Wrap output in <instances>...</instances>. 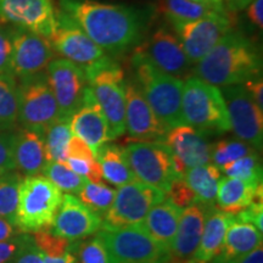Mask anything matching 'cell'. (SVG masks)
<instances>
[{"label":"cell","instance_id":"43","mask_svg":"<svg viewBox=\"0 0 263 263\" xmlns=\"http://www.w3.org/2000/svg\"><path fill=\"white\" fill-rule=\"evenodd\" d=\"M66 156L72 157V159L90 161V162L97 161V155L91 150V147L85 141L82 140L81 138L74 136L71 137L70 143L67 145V151H66Z\"/></svg>","mask_w":263,"mask_h":263},{"label":"cell","instance_id":"47","mask_svg":"<svg viewBox=\"0 0 263 263\" xmlns=\"http://www.w3.org/2000/svg\"><path fill=\"white\" fill-rule=\"evenodd\" d=\"M242 87L245 88L252 100L255 101V104L263 110V82H262V76L259 77H255L252 80L245 82L242 84Z\"/></svg>","mask_w":263,"mask_h":263},{"label":"cell","instance_id":"49","mask_svg":"<svg viewBox=\"0 0 263 263\" xmlns=\"http://www.w3.org/2000/svg\"><path fill=\"white\" fill-rule=\"evenodd\" d=\"M18 230L14 223L0 217V241H8L18 235Z\"/></svg>","mask_w":263,"mask_h":263},{"label":"cell","instance_id":"26","mask_svg":"<svg viewBox=\"0 0 263 263\" xmlns=\"http://www.w3.org/2000/svg\"><path fill=\"white\" fill-rule=\"evenodd\" d=\"M182 211V209L166 199L151 207L144 222L141 223V227L146 230L147 234L168 254L176 236Z\"/></svg>","mask_w":263,"mask_h":263},{"label":"cell","instance_id":"23","mask_svg":"<svg viewBox=\"0 0 263 263\" xmlns=\"http://www.w3.org/2000/svg\"><path fill=\"white\" fill-rule=\"evenodd\" d=\"M15 171L20 176L31 177L42 174L47 164L44 136L35 130L20 128L14 138Z\"/></svg>","mask_w":263,"mask_h":263},{"label":"cell","instance_id":"6","mask_svg":"<svg viewBox=\"0 0 263 263\" xmlns=\"http://www.w3.org/2000/svg\"><path fill=\"white\" fill-rule=\"evenodd\" d=\"M182 108L184 122L205 136L230 130L224 99L218 87L197 77H189L183 84Z\"/></svg>","mask_w":263,"mask_h":263},{"label":"cell","instance_id":"36","mask_svg":"<svg viewBox=\"0 0 263 263\" xmlns=\"http://www.w3.org/2000/svg\"><path fill=\"white\" fill-rule=\"evenodd\" d=\"M256 151L257 150L240 139H223L212 145L211 161H213V164L222 168L233 161Z\"/></svg>","mask_w":263,"mask_h":263},{"label":"cell","instance_id":"20","mask_svg":"<svg viewBox=\"0 0 263 263\" xmlns=\"http://www.w3.org/2000/svg\"><path fill=\"white\" fill-rule=\"evenodd\" d=\"M163 143L168 146L173 159L185 170L211 163L212 144L207 140V136L188 124L171 128Z\"/></svg>","mask_w":263,"mask_h":263},{"label":"cell","instance_id":"42","mask_svg":"<svg viewBox=\"0 0 263 263\" xmlns=\"http://www.w3.org/2000/svg\"><path fill=\"white\" fill-rule=\"evenodd\" d=\"M0 74L12 73V26L0 25Z\"/></svg>","mask_w":263,"mask_h":263},{"label":"cell","instance_id":"2","mask_svg":"<svg viewBox=\"0 0 263 263\" xmlns=\"http://www.w3.org/2000/svg\"><path fill=\"white\" fill-rule=\"evenodd\" d=\"M195 65V77L221 88L242 85L262 76V59L257 47L234 29L227 33Z\"/></svg>","mask_w":263,"mask_h":263},{"label":"cell","instance_id":"3","mask_svg":"<svg viewBox=\"0 0 263 263\" xmlns=\"http://www.w3.org/2000/svg\"><path fill=\"white\" fill-rule=\"evenodd\" d=\"M132 66L134 80L161 122L168 129L185 124L182 108L184 82L159 70L137 49L132 55Z\"/></svg>","mask_w":263,"mask_h":263},{"label":"cell","instance_id":"41","mask_svg":"<svg viewBox=\"0 0 263 263\" xmlns=\"http://www.w3.org/2000/svg\"><path fill=\"white\" fill-rule=\"evenodd\" d=\"M14 138L15 130L0 132V177L15 171Z\"/></svg>","mask_w":263,"mask_h":263},{"label":"cell","instance_id":"9","mask_svg":"<svg viewBox=\"0 0 263 263\" xmlns=\"http://www.w3.org/2000/svg\"><path fill=\"white\" fill-rule=\"evenodd\" d=\"M134 176L141 183L167 193L171 183L179 178L168 146L161 141H132L123 147Z\"/></svg>","mask_w":263,"mask_h":263},{"label":"cell","instance_id":"18","mask_svg":"<svg viewBox=\"0 0 263 263\" xmlns=\"http://www.w3.org/2000/svg\"><path fill=\"white\" fill-rule=\"evenodd\" d=\"M145 58L164 73L182 80L190 72V61L178 37L167 27H160L138 47Z\"/></svg>","mask_w":263,"mask_h":263},{"label":"cell","instance_id":"5","mask_svg":"<svg viewBox=\"0 0 263 263\" xmlns=\"http://www.w3.org/2000/svg\"><path fill=\"white\" fill-rule=\"evenodd\" d=\"M88 87L107 121L110 139L126 133V78L122 67L108 57L87 68Z\"/></svg>","mask_w":263,"mask_h":263},{"label":"cell","instance_id":"19","mask_svg":"<svg viewBox=\"0 0 263 263\" xmlns=\"http://www.w3.org/2000/svg\"><path fill=\"white\" fill-rule=\"evenodd\" d=\"M103 218L88 209L78 197L64 194L51 232L70 241L88 238L101 230Z\"/></svg>","mask_w":263,"mask_h":263},{"label":"cell","instance_id":"54","mask_svg":"<svg viewBox=\"0 0 263 263\" xmlns=\"http://www.w3.org/2000/svg\"><path fill=\"white\" fill-rule=\"evenodd\" d=\"M192 2H195V3H199V4L210 6V8H213L212 4H211V0H192ZM213 9H215V8H213Z\"/></svg>","mask_w":263,"mask_h":263},{"label":"cell","instance_id":"32","mask_svg":"<svg viewBox=\"0 0 263 263\" xmlns=\"http://www.w3.org/2000/svg\"><path fill=\"white\" fill-rule=\"evenodd\" d=\"M42 174L50 180L54 185H57L61 192L71 194V195H76V194L78 195L85 184L88 183L84 177L73 172L66 162L49 161L45 164Z\"/></svg>","mask_w":263,"mask_h":263},{"label":"cell","instance_id":"30","mask_svg":"<svg viewBox=\"0 0 263 263\" xmlns=\"http://www.w3.org/2000/svg\"><path fill=\"white\" fill-rule=\"evenodd\" d=\"M17 122V81L14 76L0 74V132L14 130Z\"/></svg>","mask_w":263,"mask_h":263},{"label":"cell","instance_id":"27","mask_svg":"<svg viewBox=\"0 0 263 263\" xmlns=\"http://www.w3.org/2000/svg\"><path fill=\"white\" fill-rule=\"evenodd\" d=\"M233 218L234 216L219 211L212 205L209 206L201 239L190 263H210L218 255Z\"/></svg>","mask_w":263,"mask_h":263},{"label":"cell","instance_id":"11","mask_svg":"<svg viewBox=\"0 0 263 263\" xmlns=\"http://www.w3.org/2000/svg\"><path fill=\"white\" fill-rule=\"evenodd\" d=\"M172 26L190 64H196L227 33L234 29V20L230 12L215 11L199 20Z\"/></svg>","mask_w":263,"mask_h":263},{"label":"cell","instance_id":"33","mask_svg":"<svg viewBox=\"0 0 263 263\" xmlns=\"http://www.w3.org/2000/svg\"><path fill=\"white\" fill-rule=\"evenodd\" d=\"M116 196V189L103 182L89 183L84 185V188L78 194V199L84 203L88 209L97 213L99 216H105L110 207L112 206Z\"/></svg>","mask_w":263,"mask_h":263},{"label":"cell","instance_id":"13","mask_svg":"<svg viewBox=\"0 0 263 263\" xmlns=\"http://www.w3.org/2000/svg\"><path fill=\"white\" fill-rule=\"evenodd\" d=\"M49 39L54 50L62 59L73 62L83 71L107 57L106 52L88 37L74 20L60 10H57V26Z\"/></svg>","mask_w":263,"mask_h":263},{"label":"cell","instance_id":"39","mask_svg":"<svg viewBox=\"0 0 263 263\" xmlns=\"http://www.w3.org/2000/svg\"><path fill=\"white\" fill-rule=\"evenodd\" d=\"M32 239L42 255L47 257H61L70 251L72 245L70 240L54 234L49 229L33 233Z\"/></svg>","mask_w":263,"mask_h":263},{"label":"cell","instance_id":"25","mask_svg":"<svg viewBox=\"0 0 263 263\" xmlns=\"http://www.w3.org/2000/svg\"><path fill=\"white\" fill-rule=\"evenodd\" d=\"M256 201H263V184L252 185L229 177L219 180L215 199V207L219 211L236 216Z\"/></svg>","mask_w":263,"mask_h":263},{"label":"cell","instance_id":"50","mask_svg":"<svg viewBox=\"0 0 263 263\" xmlns=\"http://www.w3.org/2000/svg\"><path fill=\"white\" fill-rule=\"evenodd\" d=\"M43 263H77V259H76L73 252L70 250L67 254L61 256V257H47V256H43Z\"/></svg>","mask_w":263,"mask_h":263},{"label":"cell","instance_id":"14","mask_svg":"<svg viewBox=\"0 0 263 263\" xmlns=\"http://www.w3.org/2000/svg\"><path fill=\"white\" fill-rule=\"evenodd\" d=\"M45 72L57 99L60 117L71 118L83 104L88 88L85 72L66 59H52Z\"/></svg>","mask_w":263,"mask_h":263},{"label":"cell","instance_id":"40","mask_svg":"<svg viewBox=\"0 0 263 263\" xmlns=\"http://www.w3.org/2000/svg\"><path fill=\"white\" fill-rule=\"evenodd\" d=\"M166 195H168V200L173 205L178 206L179 209L188 207L193 203H196V196L189 184L185 182L184 178H177L171 183Z\"/></svg>","mask_w":263,"mask_h":263},{"label":"cell","instance_id":"1","mask_svg":"<svg viewBox=\"0 0 263 263\" xmlns=\"http://www.w3.org/2000/svg\"><path fill=\"white\" fill-rule=\"evenodd\" d=\"M59 10L74 20L99 48L112 55L139 47L149 26L145 11L129 5L59 0Z\"/></svg>","mask_w":263,"mask_h":263},{"label":"cell","instance_id":"37","mask_svg":"<svg viewBox=\"0 0 263 263\" xmlns=\"http://www.w3.org/2000/svg\"><path fill=\"white\" fill-rule=\"evenodd\" d=\"M18 173H8L0 177V217L14 223L17 207L18 185L21 182Z\"/></svg>","mask_w":263,"mask_h":263},{"label":"cell","instance_id":"38","mask_svg":"<svg viewBox=\"0 0 263 263\" xmlns=\"http://www.w3.org/2000/svg\"><path fill=\"white\" fill-rule=\"evenodd\" d=\"M71 249L80 263H110L106 246L98 234L91 239L76 242Z\"/></svg>","mask_w":263,"mask_h":263},{"label":"cell","instance_id":"8","mask_svg":"<svg viewBox=\"0 0 263 263\" xmlns=\"http://www.w3.org/2000/svg\"><path fill=\"white\" fill-rule=\"evenodd\" d=\"M167 199L163 190L140 180L128 183L116 190L115 201L103 218L104 230H118L140 226L151 207Z\"/></svg>","mask_w":263,"mask_h":263},{"label":"cell","instance_id":"34","mask_svg":"<svg viewBox=\"0 0 263 263\" xmlns=\"http://www.w3.org/2000/svg\"><path fill=\"white\" fill-rule=\"evenodd\" d=\"M227 177L229 178H236L244 182L252 184V185H259L262 184L263 173L261 157L258 151L250 154L244 157L233 161L221 168Z\"/></svg>","mask_w":263,"mask_h":263},{"label":"cell","instance_id":"17","mask_svg":"<svg viewBox=\"0 0 263 263\" xmlns=\"http://www.w3.org/2000/svg\"><path fill=\"white\" fill-rule=\"evenodd\" d=\"M126 132L137 141H161L166 138L167 128L159 120L136 80L126 81Z\"/></svg>","mask_w":263,"mask_h":263},{"label":"cell","instance_id":"53","mask_svg":"<svg viewBox=\"0 0 263 263\" xmlns=\"http://www.w3.org/2000/svg\"><path fill=\"white\" fill-rule=\"evenodd\" d=\"M211 4L217 11L219 12H229L226 8V0H211Z\"/></svg>","mask_w":263,"mask_h":263},{"label":"cell","instance_id":"31","mask_svg":"<svg viewBox=\"0 0 263 263\" xmlns=\"http://www.w3.org/2000/svg\"><path fill=\"white\" fill-rule=\"evenodd\" d=\"M72 137L70 118L59 117L44 133V145L47 160L55 162H65L67 156V145Z\"/></svg>","mask_w":263,"mask_h":263},{"label":"cell","instance_id":"7","mask_svg":"<svg viewBox=\"0 0 263 263\" xmlns=\"http://www.w3.org/2000/svg\"><path fill=\"white\" fill-rule=\"evenodd\" d=\"M17 101L18 122L26 129L35 130L44 136L49 126L60 117L57 99L45 71L20 78Z\"/></svg>","mask_w":263,"mask_h":263},{"label":"cell","instance_id":"21","mask_svg":"<svg viewBox=\"0 0 263 263\" xmlns=\"http://www.w3.org/2000/svg\"><path fill=\"white\" fill-rule=\"evenodd\" d=\"M209 206L193 203L182 211L178 228L170 250L168 263H190L201 239Z\"/></svg>","mask_w":263,"mask_h":263},{"label":"cell","instance_id":"16","mask_svg":"<svg viewBox=\"0 0 263 263\" xmlns=\"http://www.w3.org/2000/svg\"><path fill=\"white\" fill-rule=\"evenodd\" d=\"M54 59V48L49 38L27 29L12 27V73L15 78L47 71Z\"/></svg>","mask_w":263,"mask_h":263},{"label":"cell","instance_id":"24","mask_svg":"<svg viewBox=\"0 0 263 263\" xmlns=\"http://www.w3.org/2000/svg\"><path fill=\"white\" fill-rule=\"evenodd\" d=\"M262 244V233L234 216L227 229L218 255L210 263H240L246 255Z\"/></svg>","mask_w":263,"mask_h":263},{"label":"cell","instance_id":"45","mask_svg":"<svg viewBox=\"0 0 263 263\" xmlns=\"http://www.w3.org/2000/svg\"><path fill=\"white\" fill-rule=\"evenodd\" d=\"M239 221L250 223L255 227L258 232L262 233L263 230V201L252 202L248 209L240 212L239 215L235 216Z\"/></svg>","mask_w":263,"mask_h":263},{"label":"cell","instance_id":"51","mask_svg":"<svg viewBox=\"0 0 263 263\" xmlns=\"http://www.w3.org/2000/svg\"><path fill=\"white\" fill-rule=\"evenodd\" d=\"M240 263H263V248L262 244L257 246L254 251L246 255L244 258L240 261Z\"/></svg>","mask_w":263,"mask_h":263},{"label":"cell","instance_id":"29","mask_svg":"<svg viewBox=\"0 0 263 263\" xmlns=\"http://www.w3.org/2000/svg\"><path fill=\"white\" fill-rule=\"evenodd\" d=\"M184 179L195 194L197 202L203 205L215 203L217 188L222 178V171L213 163L193 167L184 173Z\"/></svg>","mask_w":263,"mask_h":263},{"label":"cell","instance_id":"35","mask_svg":"<svg viewBox=\"0 0 263 263\" xmlns=\"http://www.w3.org/2000/svg\"><path fill=\"white\" fill-rule=\"evenodd\" d=\"M215 11L217 10L192 0H164V14L172 25L199 20Z\"/></svg>","mask_w":263,"mask_h":263},{"label":"cell","instance_id":"4","mask_svg":"<svg viewBox=\"0 0 263 263\" xmlns=\"http://www.w3.org/2000/svg\"><path fill=\"white\" fill-rule=\"evenodd\" d=\"M64 194L42 174L25 177L18 185L14 224L20 233L29 234L50 229L60 209Z\"/></svg>","mask_w":263,"mask_h":263},{"label":"cell","instance_id":"15","mask_svg":"<svg viewBox=\"0 0 263 263\" xmlns=\"http://www.w3.org/2000/svg\"><path fill=\"white\" fill-rule=\"evenodd\" d=\"M0 21L50 38L57 26L52 0H0Z\"/></svg>","mask_w":263,"mask_h":263},{"label":"cell","instance_id":"28","mask_svg":"<svg viewBox=\"0 0 263 263\" xmlns=\"http://www.w3.org/2000/svg\"><path fill=\"white\" fill-rule=\"evenodd\" d=\"M97 161L100 164L103 178L117 188L138 180L128 163L123 147L106 143L98 150Z\"/></svg>","mask_w":263,"mask_h":263},{"label":"cell","instance_id":"48","mask_svg":"<svg viewBox=\"0 0 263 263\" xmlns=\"http://www.w3.org/2000/svg\"><path fill=\"white\" fill-rule=\"evenodd\" d=\"M248 8V16L250 21L258 29L263 27V0H252Z\"/></svg>","mask_w":263,"mask_h":263},{"label":"cell","instance_id":"44","mask_svg":"<svg viewBox=\"0 0 263 263\" xmlns=\"http://www.w3.org/2000/svg\"><path fill=\"white\" fill-rule=\"evenodd\" d=\"M12 263H43V255L33 242L31 235L25 234L24 242Z\"/></svg>","mask_w":263,"mask_h":263},{"label":"cell","instance_id":"52","mask_svg":"<svg viewBox=\"0 0 263 263\" xmlns=\"http://www.w3.org/2000/svg\"><path fill=\"white\" fill-rule=\"evenodd\" d=\"M252 0H226V6L228 8V11H240L245 9Z\"/></svg>","mask_w":263,"mask_h":263},{"label":"cell","instance_id":"10","mask_svg":"<svg viewBox=\"0 0 263 263\" xmlns=\"http://www.w3.org/2000/svg\"><path fill=\"white\" fill-rule=\"evenodd\" d=\"M110 263H168L170 256L140 226L99 230Z\"/></svg>","mask_w":263,"mask_h":263},{"label":"cell","instance_id":"46","mask_svg":"<svg viewBox=\"0 0 263 263\" xmlns=\"http://www.w3.org/2000/svg\"><path fill=\"white\" fill-rule=\"evenodd\" d=\"M25 234L21 233L16 238L8 240V241H0V263H12L17 256L22 242H24Z\"/></svg>","mask_w":263,"mask_h":263},{"label":"cell","instance_id":"12","mask_svg":"<svg viewBox=\"0 0 263 263\" xmlns=\"http://www.w3.org/2000/svg\"><path fill=\"white\" fill-rule=\"evenodd\" d=\"M230 130L238 139L249 144L255 150L263 145V112L252 100L242 85H228L222 88Z\"/></svg>","mask_w":263,"mask_h":263},{"label":"cell","instance_id":"22","mask_svg":"<svg viewBox=\"0 0 263 263\" xmlns=\"http://www.w3.org/2000/svg\"><path fill=\"white\" fill-rule=\"evenodd\" d=\"M70 129L72 136L85 141L95 155L101 146L111 140L106 118L89 87L85 89L82 106L70 118Z\"/></svg>","mask_w":263,"mask_h":263}]
</instances>
